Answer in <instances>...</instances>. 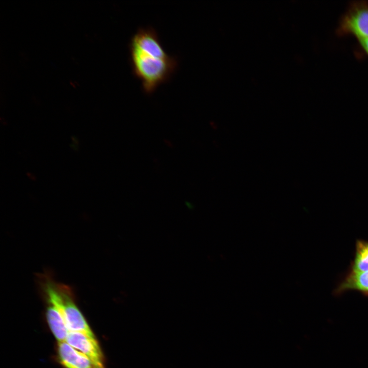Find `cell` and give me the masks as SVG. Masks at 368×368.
Here are the masks:
<instances>
[{
  "instance_id": "6da1fadb",
  "label": "cell",
  "mask_w": 368,
  "mask_h": 368,
  "mask_svg": "<svg viewBox=\"0 0 368 368\" xmlns=\"http://www.w3.org/2000/svg\"><path fill=\"white\" fill-rule=\"evenodd\" d=\"M39 290L44 301L52 303L61 313L70 332H77L96 339L78 308L73 288L56 282L49 272L37 275Z\"/></svg>"
},
{
  "instance_id": "7a4b0ae2",
  "label": "cell",
  "mask_w": 368,
  "mask_h": 368,
  "mask_svg": "<svg viewBox=\"0 0 368 368\" xmlns=\"http://www.w3.org/2000/svg\"><path fill=\"white\" fill-rule=\"evenodd\" d=\"M129 47L132 73L141 82L146 94H152L158 86L167 82L178 66V60L174 57L159 59Z\"/></svg>"
},
{
  "instance_id": "3957f363",
  "label": "cell",
  "mask_w": 368,
  "mask_h": 368,
  "mask_svg": "<svg viewBox=\"0 0 368 368\" xmlns=\"http://www.w3.org/2000/svg\"><path fill=\"white\" fill-rule=\"evenodd\" d=\"M337 32L351 34L358 39L368 38V2H356L349 6L341 17Z\"/></svg>"
},
{
  "instance_id": "277c9868",
  "label": "cell",
  "mask_w": 368,
  "mask_h": 368,
  "mask_svg": "<svg viewBox=\"0 0 368 368\" xmlns=\"http://www.w3.org/2000/svg\"><path fill=\"white\" fill-rule=\"evenodd\" d=\"M129 46L159 59L171 56L164 50L157 32L152 27L139 28L131 37Z\"/></svg>"
},
{
  "instance_id": "5b68a950",
  "label": "cell",
  "mask_w": 368,
  "mask_h": 368,
  "mask_svg": "<svg viewBox=\"0 0 368 368\" xmlns=\"http://www.w3.org/2000/svg\"><path fill=\"white\" fill-rule=\"evenodd\" d=\"M65 342L85 354L97 368H105L103 355L96 339L80 332H70Z\"/></svg>"
},
{
  "instance_id": "8992f818",
  "label": "cell",
  "mask_w": 368,
  "mask_h": 368,
  "mask_svg": "<svg viewBox=\"0 0 368 368\" xmlns=\"http://www.w3.org/2000/svg\"><path fill=\"white\" fill-rule=\"evenodd\" d=\"M57 350L59 361L65 368H97L85 354L66 342H58Z\"/></svg>"
},
{
  "instance_id": "52a82bcc",
  "label": "cell",
  "mask_w": 368,
  "mask_h": 368,
  "mask_svg": "<svg viewBox=\"0 0 368 368\" xmlns=\"http://www.w3.org/2000/svg\"><path fill=\"white\" fill-rule=\"evenodd\" d=\"M349 290L357 291L368 296V271H349L335 290L336 294Z\"/></svg>"
},
{
  "instance_id": "ba28073f",
  "label": "cell",
  "mask_w": 368,
  "mask_h": 368,
  "mask_svg": "<svg viewBox=\"0 0 368 368\" xmlns=\"http://www.w3.org/2000/svg\"><path fill=\"white\" fill-rule=\"evenodd\" d=\"M47 304L46 317L50 328L58 342H65L70 332L58 309L51 302Z\"/></svg>"
},
{
  "instance_id": "9c48e42d",
  "label": "cell",
  "mask_w": 368,
  "mask_h": 368,
  "mask_svg": "<svg viewBox=\"0 0 368 368\" xmlns=\"http://www.w3.org/2000/svg\"><path fill=\"white\" fill-rule=\"evenodd\" d=\"M368 271V241L357 240L354 259L351 262L349 271Z\"/></svg>"
},
{
  "instance_id": "30bf717a",
  "label": "cell",
  "mask_w": 368,
  "mask_h": 368,
  "mask_svg": "<svg viewBox=\"0 0 368 368\" xmlns=\"http://www.w3.org/2000/svg\"><path fill=\"white\" fill-rule=\"evenodd\" d=\"M359 44L365 53L368 55V38L358 39Z\"/></svg>"
}]
</instances>
